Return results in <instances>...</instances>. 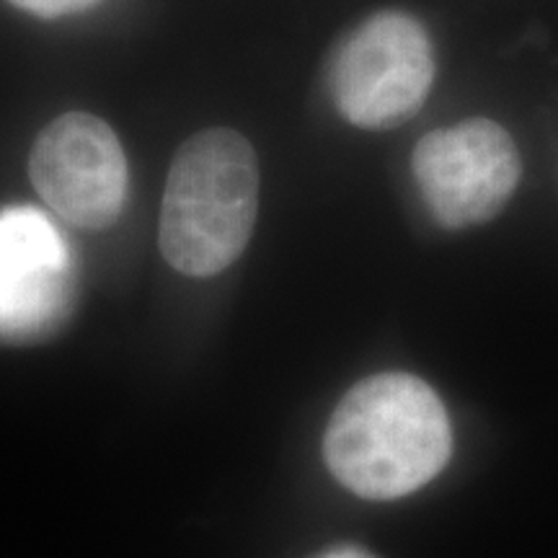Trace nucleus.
I'll use <instances>...</instances> for the list:
<instances>
[{"mask_svg":"<svg viewBox=\"0 0 558 558\" xmlns=\"http://www.w3.org/2000/svg\"><path fill=\"white\" fill-rule=\"evenodd\" d=\"M448 411L427 383L383 373L354 386L333 409L324 437L333 478L365 499H401L448 465Z\"/></svg>","mask_w":558,"mask_h":558,"instance_id":"1","label":"nucleus"},{"mask_svg":"<svg viewBox=\"0 0 558 558\" xmlns=\"http://www.w3.org/2000/svg\"><path fill=\"white\" fill-rule=\"evenodd\" d=\"M259 215V163L239 132L213 128L173 156L160 207L166 262L186 277H215L239 262Z\"/></svg>","mask_w":558,"mask_h":558,"instance_id":"2","label":"nucleus"},{"mask_svg":"<svg viewBox=\"0 0 558 558\" xmlns=\"http://www.w3.org/2000/svg\"><path fill=\"white\" fill-rule=\"evenodd\" d=\"M34 190L54 215L83 230H104L128 197V158L107 122L70 111L39 132L32 148Z\"/></svg>","mask_w":558,"mask_h":558,"instance_id":"5","label":"nucleus"},{"mask_svg":"<svg viewBox=\"0 0 558 558\" xmlns=\"http://www.w3.org/2000/svg\"><path fill=\"white\" fill-rule=\"evenodd\" d=\"M416 184L445 228H469L501 213L520 181V153L505 128L469 120L418 140Z\"/></svg>","mask_w":558,"mask_h":558,"instance_id":"4","label":"nucleus"},{"mask_svg":"<svg viewBox=\"0 0 558 558\" xmlns=\"http://www.w3.org/2000/svg\"><path fill=\"white\" fill-rule=\"evenodd\" d=\"M73 305V254L60 230L34 207L0 209V344L47 341Z\"/></svg>","mask_w":558,"mask_h":558,"instance_id":"6","label":"nucleus"},{"mask_svg":"<svg viewBox=\"0 0 558 558\" xmlns=\"http://www.w3.org/2000/svg\"><path fill=\"white\" fill-rule=\"evenodd\" d=\"M435 81L429 34L403 11H380L341 41L331 94L347 122L362 130L399 128L422 109Z\"/></svg>","mask_w":558,"mask_h":558,"instance_id":"3","label":"nucleus"},{"mask_svg":"<svg viewBox=\"0 0 558 558\" xmlns=\"http://www.w3.org/2000/svg\"><path fill=\"white\" fill-rule=\"evenodd\" d=\"M21 11H29L34 16L41 19H60L70 16V13L88 11L90 5H96L99 0H9Z\"/></svg>","mask_w":558,"mask_h":558,"instance_id":"7","label":"nucleus"},{"mask_svg":"<svg viewBox=\"0 0 558 558\" xmlns=\"http://www.w3.org/2000/svg\"><path fill=\"white\" fill-rule=\"evenodd\" d=\"M316 558H378V556H373L369 550L357 548V546H337V548L326 550V554H320Z\"/></svg>","mask_w":558,"mask_h":558,"instance_id":"8","label":"nucleus"}]
</instances>
